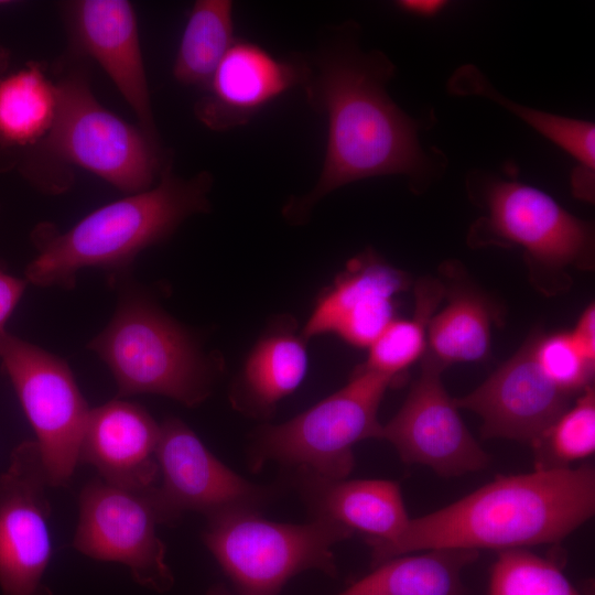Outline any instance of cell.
Listing matches in <instances>:
<instances>
[{
	"label": "cell",
	"mask_w": 595,
	"mask_h": 595,
	"mask_svg": "<svg viewBox=\"0 0 595 595\" xmlns=\"http://www.w3.org/2000/svg\"><path fill=\"white\" fill-rule=\"evenodd\" d=\"M465 550H429L387 560L336 595H465L463 570L477 558Z\"/></svg>",
	"instance_id": "cell-22"
},
{
	"label": "cell",
	"mask_w": 595,
	"mask_h": 595,
	"mask_svg": "<svg viewBox=\"0 0 595 595\" xmlns=\"http://www.w3.org/2000/svg\"><path fill=\"white\" fill-rule=\"evenodd\" d=\"M60 8L67 31L66 50L98 64L134 113L137 125L160 142L132 3L75 0Z\"/></svg>",
	"instance_id": "cell-14"
},
{
	"label": "cell",
	"mask_w": 595,
	"mask_h": 595,
	"mask_svg": "<svg viewBox=\"0 0 595 595\" xmlns=\"http://www.w3.org/2000/svg\"><path fill=\"white\" fill-rule=\"evenodd\" d=\"M594 511L595 470L589 465L501 475L446 507L410 519L393 541L369 544L371 565L429 550L501 552L558 543Z\"/></svg>",
	"instance_id": "cell-2"
},
{
	"label": "cell",
	"mask_w": 595,
	"mask_h": 595,
	"mask_svg": "<svg viewBox=\"0 0 595 595\" xmlns=\"http://www.w3.org/2000/svg\"><path fill=\"white\" fill-rule=\"evenodd\" d=\"M160 425V483L151 488V497L161 523L173 522L187 511L207 518L258 511L272 495L223 464L182 420L167 418Z\"/></svg>",
	"instance_id": "cell-11"
},
{
	"label": "cell",
	"mask_w": 595,
	"mask_h": 595,
	"mask_svg": "<svg viewBox=\"0 0 595 595\" xmlns=\"http://www.w3.org/2000/svg\"><path fill=\"white\" fill-rule=\"evenodd\" d=\"M534 356L544 376L564 392L575 396L591 386L595 363L582 355L570 332L537 335Z\"/></svg>",
	"instance_id": "cell-29"
},
{
	"label": "cell",
	"mask_w": 595,
	"mask_h": 595,
	"mask_svg": "<svg viewBox=\"0 0 595 595\" xmlns=\"http://www.w3.org/2000/svg\"><path fill=\"white\" fill-rule=\"evenodd\" d=\"M536 468H564L595 452V391L585 388L532 445Z\"/></svg>",
	"instance_id": "cell-27"
},
{
	"label": "cell",
	"mask_w": 595,
	"mask_h": 595,
	"mask_svg": "<svg viewBox=\"0 0 595 595\" xmlns=\"http://www.w3.org/2000/svg\"><path fill=\"white\" fill-rule=\"evenodd\" d=\"M48 487L37 444L22 442L0 474L2 595H52L43 583L52 556Z\"/></svg>",
	"instance_id": "cell-12"
},
{
	"label": "cell",
	"mask_w": 595,
	"mask_h": 595,
	"mask_svg": "<svg viewBox=\"0 0 595 595\" xmlns=\"http://www.w3.org/2000/svg\"><path fill=\"white\" fill-rule=\"evenodd\" d=\"M205 595H238L232 589H229L223 584L212 586Z\"/></svg>",
	"instance_id": "cell-35"
},
{
	"label": "cell",
	"mask_w": 595,
	"mask_h": 595,
	"mask_svg": "<svg viewBox=\"0 0 595 595\" xmlns=\"http://www.w3.org/2000/svg\"><path fill=\"white\" fill-rule=\"evenodd\" d=\"M213 183L208 171L181 177L169 161L152 187L93 210L66 231L40 224L31 235L37 252L25 280L41 288H72L82 269L127 268L187 218L209 213Z\"/></svg>",
	"instance_id": "cell-4"
},
{
	"label": "cell",
	"mask_w": 595,
	"mask_h": 595,
	"mask_svg": "<svg viewBox=\"0 0 595 595\" xmlns=\"http://www.w3.org/2000/svg\"><path fill=\"white\" fill-rule=\"evenodd\" d=\"M309 72L304 57L280 60L252 42L235 40L195 102L194 115L217 132L244 126L272 100L303 86Z\"/></svg>",
	"instance_id": "cell-17"
},
{
	"label": "cell",
	"mask_w": 595,
	"mask_h": 595,
	"mask_svg": "<svg viewBox=\"0 0 595 595\" xmlns=\"http://www.w3.org/2000/svg\"><path fill=\"white\" fill-rule=\"evenodd\" d=\"M536 336L470 393L454 399L458 409L480 416L484 437L531 446L570 407L572 394L553 385L534 356Z\"/></svg>",
	"instance_id": "cell-15"
},
{
	"label": "cell",
	"mask_w": 595,
	"mask_h": 595,
	"mask_svg": "<svg viewBox=\"0 0 595 595\" xmlns=\"http://www.w3.org/2000/svg\"><path fill=\"white\" fill-rule=\"evenodd\" d=\"M12 169L13 162L11 154L7 150L0 148V173L8 172Z\"/></svg>",
	"instance_id": "cell-34"
},
{
	"label": "cell",
	"mask_w": 595,
	"mask_h": 595,
	"mask_svg": "<svg viewBox=\"0 0 595 595\" xmlns=\"http://www.w3.org/2000/svg\"><path fill=\"white\" fill-rule=\"evenodd\" d=\"M396 380L358 367L339 390L280 424L260 426L253 435L250 465L273 461L329 479H344L354 468V447L382 439L378 410Z\"/></svg>",
	"instance_id": "cell-6"
},
{
	"label": "cell",
	"mask_w": 595,
	"mask_h": 595,
	"mask_svg": "<svg viewBox=\"0 0 595 595\" xmlns=\"http://www.w3.org/2000/svg\"><path fill=\"white\" fill-rule=\"evenodd\" d=\"M493 311L474 290H455L447 305L431 317L425 353L444 367L453 363L485 359L490 348Z\"/></svg>",
	"instance_id": "cell-25"
},
{
	"label": "cell",
	"mask_w": 595,
	"mask_h": 595,
	"mask_svg": "<svg viewBox=\"0 0 595 595\" xmlns=\"http://www.w3.org/2000/svg\"><path fill=\"white\" fill-rule=\"evenodd\" d=\"M234 3L230 0H197L183 30L173 63L174 79L204 89L235 42Z\"/></svg>",
	"instance_id": "cell-24"
},
{
	"label": "cell",
	"mask_w": 595,
	"mask_h": 595,
	"mask_svg": "<svg viewBox=\"0 0 595 595\" xmlns=\"http://www.w3.org/2000/svg\"><path fill=\"white\" fill-rule=\"evenodd\" d=\"M447 91L454 96H480L505 107L543 137L567 152L577 162L571 173V185L578 188L595 184V125L517 104L501 95L474 65L457 67L448 78Z\"/></svg>",
	"instance_id": "cell-21"
},
{
	"label": "cell",
	"mask_w": 595,
	"mask_h": 595,
	"mask_svg": "<svg viewBox=\"0 0 595 595\" xmlns=\"http://www.w3.org/2000/svg\"><path fill=\"white\" fill-rule=\"evenodd\" d=\"M150 489L130 490L102 479L88 483L79 496L73 547L94 560L128 567L139 585L164 593L174 584L161 524Z\"/></svg>",
	"instance_id": "cell-10"
},
{
	"label": "cell",
	"mask_w": 595,
	"mask_h": 595,
	"mask_svg": "<svg viewBox=\"0 0 595 595\" xmlns=\"http://www.w3.org/2000/svg\"><path fill=\"white\" fill-rule=\"evenodd\" d=\"M410 284L408 274L366 250L349 260L317 298L301 329L303 337L334 334L357 347H368L394 320V296Z\"/></svg>",
	"instance_id": "cell-16"
},
{
	"label": "cell",
	"mask_w": 595,
	"mask_h": 595,
	"mask_svg": "<svg viewBox=\"0 0 595 595\" xmlns=\"http://www.w3.org/2000/svg\"><path fill=\"white\" fill-rule=\"evenodd\" d=\"M10 63V51L0 44V79L9 72Z\"/></svg>",
	"instance_id": "cell-33"
},
{
	"label": "cell",
	"mask_w": 595,
	"mask_h": 595,
	"mask_svg": "<svg viewBox=\"0 0 595 595\" xmlns=\"http://www.w3.org/2000/svg\"><path fill=\"white\" fill-rule=\"evenodd\" d=\"M299 487L315 518L360 532L368 544L393 541L411 519L392 480L329 479L299 469Z\"/></svg>",
	"instance_id": "cell-19"
},
{
	"label": "cell",
	"mask_w": 595,
	"mask_h": 595,
	"mask_svg": "<svg viewBox=\"0 0 595 595\" xmlns=\"http://www.w3.org/2000/svg\"><path fill=\"white\" fill-rule=\"evenodd\" d=\"M57 109L54 79L42 64L29 62L0 79V148L21 151L50 131Z\"/></svg>",
	"instance_id": "cell-23"
},
{
	"label": "cell",
	"mask_w": 595,
	"mask_h": 595,
	"mask_svg": "<svg viewBox=\"0 0 595 595\" xmlns=\"http://www.w3.org/2000/svg\"><path fill=\"white\" fill-rule=\"evenodd\" d=\"M570 335L582 353L589 361L595 363V307L589 304L581 314L575 327Z\"/></svg>",
	"instance_id": "cell-31"
},
{
	"label": "cell",
	"mask_w": 595,
	"mask_h": 595,
	"mask_svg": "<svg viewBox=\"0 0 595 595\" xmlns=\"http://www.w3.org/2000/svg\"><path fill=\"white\" fill-rule=\"evenodd\" d=\"M306 343L290 315L269 323L231 383L229 399L234 409L252 418H269L304 380L309 367Z\"/></svg>",
	"instance_id": "cell-20"
},
{
	"label": "cell",
	"mask_w": 595,
	"mask_h": 595,
	"mask_svg": "<svg viewBox=\"0 0 595 595\" xmlns=\"http://www.w3.org/2000/svg\"><path fill=\"white\" fill-rule=\"evenodd\" d=\"M90 62L69 50L54 66L57 109L35 145L11 151L13 169L40 192L58 195L84 169L128 194L152 187L171 158L138 125L104 107L90 84Z\"/></svg>",
	"instance_id": "cell-3"
},
{
	"label": "cell",
	"mask_w": 595,
	"mask_h": 595,
	"mask_svg": "<svg viewBox=\"0 0 595 595\" xmlns=\"http://www.w3.org/2000/svg\"><path fill=\"white\" fill-rule=\"evenodd\" d=\"M207 519L204 543L238 595H279L292 577L311 570L336 577L333 547L353 536L322 518L282 523L248 510Z\"/></svg>",
	"instance_id": "cell-7"
},
{
	"label": "cell",
	"mask_w": 595,
	"mask_h": 595,
	"mask_svg": "<svg viewBox=\"0 0 595 595\" xmlns=\"http://www.w3.org/2000/svg\"><path fill=\"white\" fill-rule=\"evenodd\" d=\"M497 172L475 169L466 177L467 190L486 209L470 231L477 242L521 246L529 258L547 268H589L594 253L593 225L563 208L540 188L518 181L513 163Z\"/></svg>",
	"instance_id": "cell-8"
},
{
	"label": "cell",
	"mask_w": 595,
	"mask_h": 595,
	"mask_svg": "<svg viewBox=\"0 0 595 595\" xmlns=\"http://www.w3.org/2000/svg\"><path fill=\"white\" fill-rule=\"evenodd\" d=\"M397 6L409 13L418 15H433L445 6V2L434 0H402L398 1Z\"/></svg>",
	"instance_id": "cell-32"
},
{
	"label": "cell",
	"mask_w": 595,
	"mask_h": 595,
	"mask_svg": "<svg viewBox=\"0 0 595 595\" xmlns=\"http://www.w3.org/2000/svg\"><path fill=\"white\" fill-rule=\"evenodd\" d=\"M358 36L359 25L345 22L304 57L310 72L302 87L309 105L327 119V141L315 186L282 207V216L293 225L305 224L322 198L346 184L403 175L418 192L447 165L441 150H425L419 140L425 122L435 120L433 112L415 119L390 98L387 85L394 64L381 51H364Z\"/></svg>",
	"instance_id": "cell-1"
},
{
	"label": "cell",
	"mask_w": 595,
	"mask_h": 595,
	"mask_svg": "<svg viewBox=\"0 0 595 595\" xmlns=\"http://www.w3.org/2000/svg\"><path fill=\"white\" fill-rule=\"evenodd\" d=\"M0 360L36 436L50 486L67 485L90 413L72 370L62 358L8 332L0 336Z\"/></svg>",
	"instance_id": "cell-9"
},
{
	"label": "cell",
	"mask_w": 595,
	"mask_h": 595,
	"mask_svg": "<svg viewBox=\"0 0 595 595\" xmlns=\"http://www.w3.org/2000/svg\"><path fill=\"white\" fill-rule=\"evenodd\" d=\"M28 281L0 270V336L6 333V323L21 300Z\"/></svg>",
	"instance_id": "cell-30"
},
{
	"label": "cell",
	"mask_w": 595,
	"mask_h": 595,
	"mask_svg": "<svg viewBox=\"0 0 595 595\" xmlns=\"http://www.w3.org/2000/svg\"><path fill=\"white\" fill-rule=\"evenodd\" d=\"M88 347L110 369L119 397L159 394L193 408L213 392L220 358L149 296L127 291Z\"/></svg>",
	"instance_id": "cell-5"
},
{
	"label": "cell",
	"mask_w": 595,
	"mask_h": 595,
	"mask_svg": "<svg viewBox=\"0 0 595 595\" xmlns=\"http://www.w3.org/2000/svg\"><path fill=\"white\" fill-rule=\"evenodd\" d=\"M489 595H584L553 561L529 549L499 552L489 580Z\"/></svg>",
	"instance_id": "cell-28"
},
{
	"label": "cell",
	"mask_w": 595,
	"mask_h": 595,
	"mask_svg": "<svg viewBox=\"0 0 595 595\" xmlns=\"http://www.w3.org/2000/svg\"><path fill=\"white\" fill-rule=\"evenodd\" d=\"M10 3H11L10 1L0 0V7H4V6H8Z\"/></svg>",
	"instance_id": "cell-36"
},
{
	"label": "cell",
	"mask_w": 595,
	"mask_h": 595,
	"mask_svg": "<svg viewBox=\"0 0 595 595\" xmlns=\"http://www.w3.org/2000/svg\"><path fill=\"white\" fill-rule=\"evenodd\" d=\"M445 367L428 353L422 370L397 414L382 428L404 463L429 467L444 477L486 468L490 456L477 443L446 392Z\"/></svg>",
	"instance_id": "cell-13"
},
{
	"label": "cell",
	"mask_w": 595,
	"mask_h": 595,
	"mask_svg": "<svg viewBox=\"0 0 595 595\" xmlns=\"http://www.w3.org/2000/svg\"><path fill=\"white\" fill-rule=\"evenodd\" d=\"M161 425L141 405L115 399L90 409L79 462L93 465L111 485L147 490L159 482Z\"/></svg>",
	"instance_id": "cell-18"
},
{
	"label": "cell",
	"mask_w": 595,
	"mask_h": 595,
	"mask_svg": "<svg viewBox=\"0 0 595 595\" xmlns=\"http://www.w3.org/2000/svg\"><path fill=\"white\" fill-rule=\"evenodd\" d=\"M444 294L436 280H421L415 286V314L411 320H392L368 346L365 366L393 378L402 372L426 349V329L433 311Z\"/></svg>",
	"instance_id": "cell-26"
}]
</instances>
